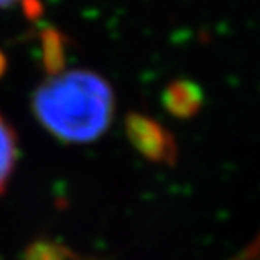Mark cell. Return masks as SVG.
I'll list each match as a JSON object with an SVG mask.
<instances>
[{
  "label": "cell",
  "instance_id": "cell-1",
  "mask_svg": "<svg viewBox=\"0 0 260 260\" xmlns=\"http://www.w3.org/2000/svg\"><path fill=\"white\" fill-rule=\"evenodd\" d=\"M40 125L63 143L96 141L114 118V92L92 71H61L49 76L31 98Z\"/></svg>",
  "mask_w": 260,
  "mask_h": 260
},
{
  "label": "cell",
  "instance_id": "cell-2",
  "mask_svg": "<svg viewBox=\"0 0 260 260\" xmlns=\"http://www.w3.org/2000/svg\"><path fill=\"white\" fill-rule=\"evenodd\" d=\"M125 130L130 143L148 161L174 165L177 159V145L174 136L150 116L132 112L125 119Z\"/></svg>",
  "mask_w": 260,
  "mask_h": 260
},
{
  "label": "cell",
  "instance_id": "cell-3",
  "mask_svg": "<svg viewBox=\"0 0 260 260\" xmlns=\"http://www.w3.org/2000/svg\"><path fill=\"white\" fill-rule=\"evenodd\" d=\"M162 103L175 118H191L203 105V90L188 80H177L167 87L162 94Z\"/></svg>",
  "mask_w": 260,
  "mask_h": 260
},
{
  "label": "cell",
  "instance_id": "cell-4",
  "mask_svg": "<svg viewBox=\"0 0 260 260\" xmlns=\"http://www.w3.org/2000/svg\"><path fill=\"white\" fill-rule=\"evenodd\" d=\"M65 45L67 40L56 29H45L42 32V49H44V67L51 76L61 73L65 65Z\"/></svg>",
  "mask_w": 260,
  "mask_h": 260
},
{
  "label": "cell",
  "instance_id": "cell-5",
  "mask_svg": "<svg viewBox=\"0 0 260 260\" xmlns=\"http://www.w3.org/2000/svg\"><path fill=\"white\" fill-rule=\"evenodd\" d=\"M16 162V136L9 123L0 116V193L6 190Z\"/></svg>",
  "mask_w": 260,
  "mask_h": 260
},
{
  "label": "cell",
  "instance_id": "cell-6",
  "mask_svg": "<svg viewBox=\"0 0 260 260\" xmlns=\"http://www.w3.org/2000/svg\"><path fill=\"white\" fill-rule=\"evenodd\" d=\"M22 260H87L85 256H80L76 251L69 249L63 244L53 242V240H40L31 244L25 249Z\"/></svg>",
  "mask_w": 260,
  "mask_h": 260
},
{
  "label": "cell",
  "instance_id": "cell-7",
  "mask_svg": "<svg viewBox=\"0 0 260 260\" xmlns=\"http://www.w3.org/2000/svg\"><path fill=\"white\" fill-rule=\"evenodd\" d=\"M16 2H25V0H0V8H9Z\"/></svg>",
  "mask_w": 260,
  "mask_h": 260
},
{
  "label": "cell",
  "instance_id": "cell-8",
  "mask_svg": "<svg viewBox=\"0 0 260 260\" xmlns=\"http://www.w3.org/2000/svg\"><path fill=\"white\" fill-rule=\"evenodd\" d=\"M4 71H6V58H4V54L0 53V76L4 74Z\"/></svg>",
  "mask_w": 260,
  "mask_h": 260
}]
</instances>
